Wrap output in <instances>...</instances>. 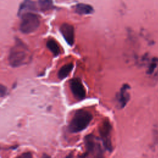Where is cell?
Returning a JSON list of instances; mask_svg holds the SVG:
<instances>
[{
  "mask_svg": "<svg viewBox=\"0 0 158 158\" xmlns=\"http://www.w3.org/2000/svg\"><path fill=\"white\" fill-rule=\"evenodd\" d=\"M28 56V49L20 40H17L15 44L10 49L8 61L12 67H20L26 62Z\"/></svg>",
  "mask_w": 158,
  "mask_h": 158,
  "instance_id": "obj_1",
  "label": "cell"
},
{
  "mask_svg": "<svg viewBox=\"0 0 158 158\" xmlns=\"http://www.w3.org/2000/svg\"><path fill=\"white\" fill-rule=\"evenodd\" d=\"M85 145L87 152L89 154H95L96 156H101L102 151L98 139L93 135H88L85 138Z\"/></svg>",
  "mask_w": 158,
  "mask_h": 158,
  "instance_id": "obj_6",
  "label": "cell"
},
{
  "mask_svg": "<svg viewBox=\"0 0 158 158\" xmlns=\"http://www.w3.org/2000/svg\"><path fill=\"white\" fill-rule=\"evenodd\" d=\"M20 157H31V153L30 152H27V153H23V154H22L21 156H20Z\"/></svg>",
  "mask_w": 158,
  "mask_h": 158,
  "instance_id": "obj_16",
  "label": "cell"
},
{
  "mask_svg": "<svg viewBox=\"0 0 158 158\" xmlns=\"http://www.w3.org/2000/svg\"><path fill=\"white\" fill-rule=\"evenodd\" d=\"M21 22L20 23V30L22 33L28 34L34 32L40 26L39 17L31 12H27L22 16Z\"/></svg>",
  "mask_w": 158,
  "mask_h": 158,
  "instance_id": "obj_3",
  "label": "cell"
},
{
  "mask_svg": "<svg viewBox=\"0 0 158 158\" xmlns=\"http://www.w3.org/2000/svg\"><path fill=\"white\" fill-rule=\"evenodd\" d=\"M46 46L54 56H57L60 53V49L57 43L54 40H48L46 43Z\"/></svg>",
  "mask_w": 158,
  "mask_h": 158,
  "instance_id": "obj_12",
  "label": "cell"
},
{
  "mask_svg": "<svg viewBox=\"0 0 158 158\" xmlns=\"http://www.w3.org/2000/svg\"><path fill=\"white\" fill-rule=\"evenodd\" d=\"M69 86L73 96L76 99L82 100L85 98L86 90L80 78H72L69 81Z\"/></svg>",
  "mask_w": 158,
  "mask_h": 158,
  "instance_id": "obj_5",
  "label": "cell"
},
{
  "mask_svg": "<svg viewBox=\"0 0 158 158\" xmlns=\"http://www.w3.org/2000/svg\"><path fill=\"white\" fill-rule=\"evenodd\" d=\"M157 64V60H152L151 64L150 65L149 67V69H148V73H152L155 69V67H156Z\"/></svg>",
  "mask_w": 158,
  "mask_h": 158,
  "instance_id": "obj_14",
  "label": "cell"
},
{
  "mask_svg": "<svg viewBox=\"0 0 158 158\" xmlns=\"http://www.w3.org/2000/svg\"><path fill=\"white\" fill-rule=\"evenodd\" d=\"M38 4L41 10L46 11L52 7V0H39Z\"/></svg>",
  "mask_w": 158,
  "mask_h": 158,
  "instance_id": "obj_13",
  "label": "cell"
},
{
  "mask_svg": "<svg viewBox=\"0 0 158 158\" xmlns=\"http://www.w3.org/2000/svg\"><path fill=\"white\" fill-rule=\"evenodd\" d=\"M93 119L92 114L88 110L79 109L77 110L69 125V130L72 133H78L85 130Z\"/></svg>",
  "mask_w": 158,
  "mask_h": 158,
  "instance_id": "obj_2",
  "label": "cell"
},
{
  "mask_svg": "<svg viewBox=\"0 0 158 158\" xmlns=\"http://www.w3.org/2000/svg\"><path fill=\"white\" fill-rule=\"evenodd\" d=\"M75 10L76 13L80 15H86L92 14L94 11L93 8L90 5L86 4L80 3L77 4L75 7Z\"/></svg>",
  "mask_w": 158,
  "mask_h": 158,
  "instance_id": "obj_10",
  "label": "cell"
},
{
  "mask_svg": "<svg viewBox=\"0 0 158 158\" xmlns=\"http://www.w3.org/2000/svg\"><path fill=\"white\" fill-rule=\"evenodd\" d=\"M130 86L128 84H124L118 93L117 101L120 108L124 107L130 100V94L128 92Z\"/></svg>",
  "mask_w": 158,
  "mask_h": 158,
  "instance_id": "obj_8",
  "label": "cell"
},
{
  "mask_svg": "<svg viewBox=\"0 0 158 158\" xmlns=\"http://www.w3.org/2000/svg\"><path fill=\"white\" fill-rule=\"evenodd\" d=\"M7 93V88L4 86L2 84L0 86V94H1V97H3L6 95Z\"/></svg>",
  "mask_w": 158,
  "mask_h": 158,
  "instance_id": "obj_15",
  "label": "cell"
},
{
  "mask_svg": "<svg viewBox=\"0 0 158 158\" xmlns=\"http://www.w3.org/2000/svg\"><path fill=\"white\" fill-rule=\"evenodd\" d=\"M73 65L72 63L67 64L66 65H63L58 72V73H57L58 78L60 80H63L65 78L69 75V73L73 69Z\"/></svg>",
  "mask_w": 158,
  "mask_h": 158,
  "instance_id": "obj_11",
  "label": "cell"
},
{
  "mask_svg": "<svg viewBox=\"0 0 158 158\" xmlns=\"http://www.w3.org/2000/svg\"><path fill=\"white\" fill-rule=\"evenodd\" d=\"M112 126L109 120L104 121L99 128V134L104 148L109 151H112V145L111 142Z\"/></svg>",
  "mask_w": 158,
  "mask_h": 158,
  "instance_id": "obj_4",
  "label": "cell"
},
{
  "mask_svg": "<svg viewBox=\"0 0 158 158\" xmlns=\"http://www.w3.org/2000/svg\"><path fill=\"white\" fill-rule=\"evenodd\" d=\"M36 10V7L35 2L31 0H24L20 4L18 12V14L22 16L23 14L30 12Z\"/></svg>",
  "mask_w": 158,
  "mask_h": 158,
  "instance_id": "obj_9",
  "label": "cell"
},
{
  "mask_svg": "<svg viewBox=\"0 0 158 158\" xmlns=\"http://www.w3.org/2000/svg\"><path fill=\"white\" fill-rule=\"evenodd\" d=\"M60 32L67 43L72 46L75 41V31L73 27L69 23H64L60 27Z\"/></svg>",
  "mask_w": 158,
  "mask_h": 158,
  "instance_id": "obj_7",
  "label": "cell"
}]
</instances>
